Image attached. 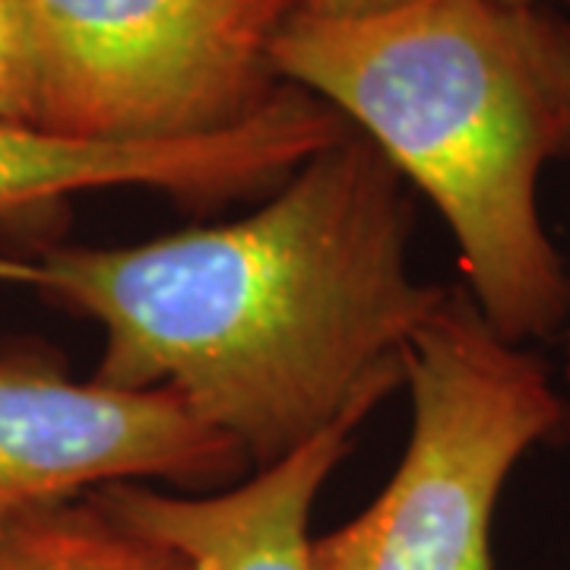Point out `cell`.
Masks as SVG:
<instances>
[{
  "mask_svg": "<svg viewBox=\"0 0 570 570\" xmlns=\"http://www.w3.org/2000/svg\"><path fill=\"white\" fill-rule=\"evenodd\" d=\"M409 232L400 171L348 130L245 219L0 257V283L102 326L92 381L178 393L264 469L406 381L409 340L448 292L412 279Z\"/></svg>",
  "mask_w": 570,
  "mask_h": 570,
  "instance_id": "1",
  "label": "cell"
},
{
  "mask_svg": "<svg viewBox=\"0 0 570 570\" xmlns=\"http://www.w3.org/2000/svg\"><path fill=\"white\" fill-rule=\"evenodd\" d=\"M279 80L330 105L450 225L469 298L513 346L570 321V276L539 216L570 156V22L501 0H403L273 41Z\"/></svg>",
  "mask_w": 570,
  "mask_h": 570,
  "instance_id": "2",
  "label": "cell"
},
{
  "mask_svg": "<svg viewBox=\"0 0 570 570\" xmlns=\"http://www.w3.org/2000/svg\"><path fill=\"white\" fill-rule=\"evenodd\" d=\"M412 431L400 466L346 527L311 539V570H494L491 520L513 466L568 431L549 367L448 288L406 346Z\"/></svg>",
  "mask_w": 570,
  "mask_h": 570,
  "instance_id": "3",
  "label": "cell"
},
{
  "mask_svg": "<svg viewBox=\"0 0 570 570\" xmlns=\"http://www.w3.org/2000/svg\"><path fill=\"white\" fill-rule=\"evenodd\" d=\"M41 55V130L187 140L232 130L285 82L273 41L305 0H26Z\"/></svg>",
  "mask_w": 570,
  "mask_h": 570,
  "instance_id": "4",
  "label": "cell"
},
{
  "mask_svg": "<svg viewBox=\"0 0 570 570\" xmlns=\"http://www.w3.org/2000/svg\"><path fill=\"white\" fill-rule=\"evenodd\" d=\"M247 460L171 390L73 381L36 358L0 362V530L115 482L219 485Z\"/></svg>",
  "mask_w": 570,
  "mask_h": 570,
  "instance_id": "5",
  "label": "cell"
},
{
  "mask_svg": "<svg viewBox=\"0 0 570 570\" xmlns=\"http://www.w3.org/2000/svg\"><path fill=\"white\" fill-rule=\"evenodd\" d=\"M348 130L330 105L292 82L250 121L187 140H80L0 124V216L105 187H153L190 204H219L285 181Z\"/></svg>",
  "mask_w": 570,
  "mask_h": 570,
  "instance_id": "6",
  "label": "cell"
},
{
  "mask_svg": "<svg viewBox=\"0 0 570 570\" xmlns=\"http://www.w3.org/2000/svg\"><path fill=\"white\" fill-rule=\"evenodd\" d=\"M367 415L352 412L279 463L216 494L187 498L115 482L86 498L124 527L181 551L197 570H311V508Z\"/></svg>",
  "mask_w": 570,
  "mask_h": 570,
  "instance_id": "7",
  "label": "cell"
},
{
  "mask_svg": "<svg viewBox=\"0 0 570 570\" xmlns=\"http://www.w3.org/2000/svg\"><path fill=\"white\" fill-rule=\"evenodd\" d=\"M0 570H197L181 551L118 523L89 498L0 530Z\"/></svg>",
  "mask_w": 570,
  "mask_h": 570,
  "instance_id": "8",
  "label": "cell"
},
{
  "mask_svg": "<svg viewBox=\"0 0 570 570\" xmlns=\"http://www.w3.org/2000/svg\"><path fill=\"white\" fill-rule=\"evenodd\" d=\"M0 124L41 127V55L26 0H0Z\"/></svg>",
  "mask_w": 570,
  "mask_h": 570,
  "instance_id": "9",
  "label": "cell"
},
{
  "mask_svg": "<svg viewBox=\"0 0 570 570\" xmlns=\"http://www.w3.org/2000/svg\"><path fill=\"white\" fill-rule=\"evenodd\" d=\"M400 3L403 0H305V10L317 17H330V20H355V17H371Z\"/></svg>",
  "mask_w": 570,
  "mask_h": 570,
  "instance_id": "10",
  "label": "cell"
},
{
  "mask_svg": "<svg viewBox=\"0 0 570 570\" xmlns=\"http://www.w3.org/2000/svg\"><path fill=\"white\" fill-rule=\"evenodd\" d=\"M501 3H510V7H532V10H546L551 3H570V0H501Z\"/></svg>",
  "mask_w": 570,
  "mask_h": 570,
  "instance_id": "11",
  "label": "cell"
},
{
  "mask_svg": "<svg viewBox=\"0 0 570 570\" xmlns=\"http://www.w3.org/2000/svg\"><path fill=\"white\" fill-rule=\"evenodd\" d=\"M564 374H568V384H570V326H568V362H564Z\"/></svg>",
  "mask_w": 570,
  "mask_h": 570,
  "instance_id": "12",
  "label": "cell"
}]
</instances>
